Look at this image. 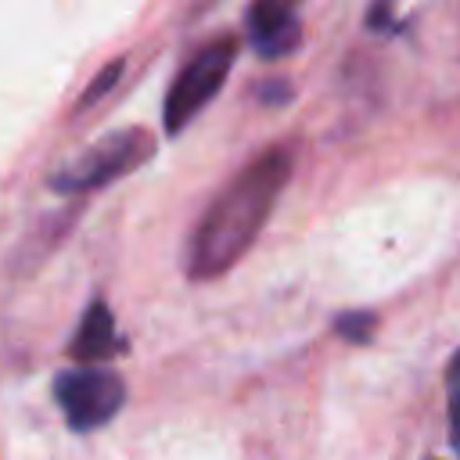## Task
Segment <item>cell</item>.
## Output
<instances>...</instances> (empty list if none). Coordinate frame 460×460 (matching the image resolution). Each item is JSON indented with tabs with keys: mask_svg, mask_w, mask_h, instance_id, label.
<instances>
[{
	"mask_svg": "<svg viewBox=\"0 0 460 460\" xmlns=\"http://www.w3.org/2000/svg\"><path fill=\"white\" fill-rule=\"evenodd\" d=\"M248 43L262 61H280L302 43V18L291 4L255 0L248 7Z\"/></svg>",
	"mask_w": 460,
	"mask_h": 460,
	"instance_id": "cell-5",
	"label": "cell"
},
{
	"mask_svg": "<svg viewBox=\"0 0 460 460\" xmlns=\"http://www.w3.org/2000/svg\"><path fill=\"white\" fill-rule=\"evenodd\" d=\"M54 399L65 413V424L86 435L104 428L126 406V381L108 367H72L58 370Z\"/></svg>",
	"mask_w": 460,
	"mask_h": 460,
	"instance_id": "cell-4",
	"label": "cell"
},
{
	"mask_svg": "<svg viewBox=\"0 0 460 460\" xmlns=\"http://www.w3.org/2000/svg\"><path fill=\"white\" fill-rule=\"evenodd\" d=\"M367 22H370V29H374V32H388V25H395V18H392V7H388V4H377V7L370 11V18H367Z\"/></svg>",
	"mask_w": 460,
	"mask_h": 460,
	"instance_id": "cell-11",
	"label": "cell"
},
{
	"mask_svg": "<svg viewBox=\"0 0 460 460\" xmlns=\"http://www.w3.org/2000/svg\"><path fill=\"white\" fill-rule=\"evenodd\" d=\"M449 438H453V453L460 456V399L449 402Z\"/></svg>",
	"mask_w": 460,
	"mask_h": 460,
	"instance_id": "cell-12",
	"label": "cell"
},
{
	"mask_svg": "<svg viewBox=\"0 0 460 460\" xmlns=\"http://www.w3.org/2000/svg\"><path fill=\"white\" fill-rule=\"evenodd\" d=\"M155 137L144 126H126V129H111L104 137H97L86 151H79L72 162H65L54 176H50V190L58 194H90L101 190L122 176H129L133 169H140L151 155H155Z\"/></svg>",
	"mask_w": 460,
	"mask_h": 460,
	"instance_id": "cell-2",
	"label": "cell"
},
{
	"mask_svg": "<svg viewBox=\"0 0 460 460\" xmlns=\"http://www.w3.org/2000/svg\"><path fill=\"white\" fill-rule=\"evenodd\" d=\"M234 58H237V40L234 36H219L212 43H205L172 79L169 93H165V104H162V126H165V137H180L198 115L201 108L223 90L230 68H234Z\"/></svg>",
	"mask_w": 460,
	"mask_h": 460,
	"instance_id": "cell-3",
	"label": "cell"
},
{
	"mask_svg": "<svg viewBox=\"0 0 460 460\" xmlns=\"http://www.w3.org/2000/svg\"><path fill=\"white\" fill-rule=\"evenodd\" d=\"M446 388H449V402H456L460 399V349L446 367Z\"/></svg>",
	"mask_w": 460,
	"mask_h": 460,
	"instance_id": "cell-10",
	"label": "cell"
},
{
	"mask_svg": "<svg viewBox=\"0 0 460 460\" xmlns=\"http://www.w3.org/2000/svg\"><path fill=\"white\" fill-rule=\"evenodd\" d=\"M259 97H262L266 104H273V101L284 104V101H291V86H288L284 79H277V83L266 79V83H259Z\"/></svg>",
	"mask_w": 460,
	"mask_h": 460,
	"instance_id": "cell-9",
	"label": "cell"
},
{
	"mask_svg": "<svg viewBox=\"0 0 460 460\" xmlns=\"http://www.w3.org/2000/svg\"><path fill=\"white\" fill-rule=\"evenodd\" d=\"M122 352H126V338L119 334L108 302L104 298H93L86 305V313H83L72 341H68V356L79 367H101V363H108V359H115Z\"/></svg>",
	"mask_w": 460,
	"mask_h": 460,
	"instance_id": "cell-6",
	"label": "cell"
},
{
	"mask_svg": "<svg viewBox=\"0 0 460 460\" xmlns=\"http://www.w3.org/2000/svg\"><path fill=\"white\" fill-rule=\"evenodd\" d=\"M122 72H126V54L111 58V61H108V65H104V68H101V72L90 79V86H86V90H83V97L75 101V111L93 108V104H97V101H101V97H104V93H108V90L119 83V75H122Z\"/></svg>",
	"mask_w": 460,
	"mask_h": 460,
	"instance_id": "cell-7",
	"label": "cell"
},
{
	"mask_svg": "<svg viewBox=\"0 0 460 460\" xmlns=\"http://www.w3.org/2000/svg\"><path fill=\"white\" fill-rule=\"evenodd\" d=\"M374 327H377V316L374 313H341L338 320H334V331H338V338H345L349 345H367L370 338H374Z\"/></svg>",
	"mask_w": 460,
	"mask_h": 460,
	"instance_id": "cell-8",
	"label": "cell"
},
{
	"mask_svg": "<svg viewBox=\"0 0 460 460\" xmlns=\"http://www.w3.org/2000/svg\"><path fill=\"white\" fill-rule=\"evenodd\" d=\"M291 169L295 151L288 144H270L226 180V187L208 201L187 241L183 273L190 280H216L244 259V252L255 244L266 219L273 216V205L291 180Z\"/></svg>",
	"mask_w": 460,
	"mask_h": 460,
	"instance_id": "cell-1",
	"label": "cell"
}]
</instances>
